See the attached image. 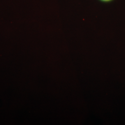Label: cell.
Masks as SVG:
<instances>
[{
  "mask_svg": "<svg viewBox=\"0 0 125 125\" xmlns=\"http://www.w3.org/2000/svg\"><path fill=\"white\" fill-rule=\"evenodd\" d=\"M98 0L103 3H110L114 1L115 0Z\"/></svg>",
  "mask_w": 125,
  "mask_h": 125,
  "instance_id": "6da1fadb",
  "label": "cell"
}]
</instances>
